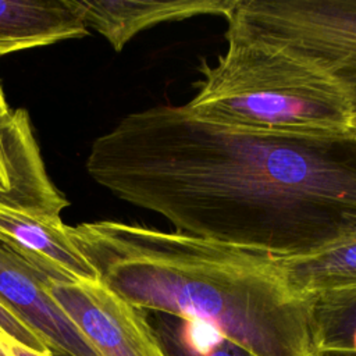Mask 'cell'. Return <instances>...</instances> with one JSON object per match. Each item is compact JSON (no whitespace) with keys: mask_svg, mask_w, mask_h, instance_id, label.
I'll list each match as a JSON object with an SVG mask.
<instances>
[{"mask_svg":"<svg viewBox=\"0 0 356 356\" xmlns=\"http://www.w3.org/2000/svg\"><path fill=\"white\" fill-rule=\"evenodd\" d=\"M86 170L178 232L274 259L356 241L352 135L248 131L161 104L96 138Z\"/></svg>","mask_w":356,"mask_h":356,"instance_id":"obj_1","label":"cell"},{"mask_svg":"<svg viewBox=\"0 0 356 356\" xmlns=\"http://www.w3.org/2000/svg\"><path fill=\"white\" fill-rule=\"evenodd\" d=\"M67 235L138 309L202 323L253 356H316L313 298L268 254L118 221L67 225Z\"/></svg>","mask_w":356,"mask_h":356,"instance_id":"obj_2","label":"cell"},{"mask_svg":"<svg viewBox=\"0 0 356 356\" xmlns=\"http://www.w3.org/2000/svg\"><path fill=\"white\" fill-rule=\"evenodd\" d=\"M227 49L202 60L195 95L184 106L197 118L248 131L350 135L341 89L307 61L261 40L225 31Z\"/></svg>","mask_w":356,"mask_h":356,"instance_id":"obj_3","label":"cell"},{"mask_svg":"<svg viewBox=\"0 0 356 356\" xmlns=\"http://www.w3.org/2000/svg\"><path fill=\"white\" fill-rule=\"evenodd\" d=\"M242 28L325 74L349 104L356 136V0H252Z\"/></svg>","mask_w":356,"mask_h":356,"instance_id":"obj_4","label":"cell"},{"mask_svg":"<svg viewBox=\"0 0 356 356\" xmlns=\"http://www.w3.org/2000/svg\"><path fill=\"white\" fill-rule=\"evenodd\" d=\"M49 293L100 356H164L138 309L99 281L50 282Z\"/></svg>","mask_w":356,"mask_h":356,"instance_id":"obj_5","label":"cell"},{"mask_svg":"<svg viewBox=\"0 0 356 356\" xmlns=\"http://www.w3.org/2000/svg\"><path fill=\"white\" fill-rule=\"evenodd\" d=\"M68 204L46 171L28 111L10 110L0 120V210L61 220Z\"/></svg>","mask_w":356,"mask_h":356,"instance_id":"obj_6","label":"cell"},{"mask_svg":"<svg viewBox=\"0 0 356 356\" xmlns=\"http://www.w3.org/2000/svg\"><path fill=\"white\" fill-rule=\"evenodd\" d=\"M50 282L0 242V303L33 331L53 356H100L50 296Z\"/></svg>","mask_w":356,"mask_h":356,"instance_id":"obj_7","label":"cell"},{"mask_svg":"<svg viewBox=\"0 0 356 356\" xmlns=\"http://www.w3.org/2000/svg\"><path fill=\"white\" fill-rule=\"evenodd\" d=\"M72 4L85 26L120 51L135 35L159 24L200 15L225 18L238 0H72Z\"/></svg>","mask_w":356,"mask_h":356,"instance_id":"obj_8","label":"cell"},{"mask_svg":"<svg viewBox=\"0 0 356 356\" xmlns=\"http://www.w3.org/2000/svg\"><path fill=\"white\" fill-rule=\"evenodd\" d=\"M0 242L53 282L99 281L96 270L68 238L61 220L0 210Z\"/></svg>","mask_w":356,"mask_h":356,"instance_id":"obj_9","label":"cell"},{"mask_svg":"<svg viewBox=\"0 0 356 356\" xmlns=\"http://www.w3.org/2000/svg\"><path fill=\"white\" fill-rule=\"evenodd\" d=\"M88 33L72 0H0V56Z\"/></svg>","mask_w":356,"mask_h":356,"instance_id":"obj_10","label":"cell"},{"mask_svg":"<svg viewBox=\"0 0 356 356\" xmlns=\"http://www.w3.org/2000/svg\"><path fill=\"white\" fill-rule=\"evenodd\" d=\"M289 286L305 296L356 288V241L303 257L275 259Z\"/></svg>","mask_w":356,"mask_h":356,"instance_id":"obj_11","label":"cell"},{"mask_svg":"<svg viewBox=\"0 0 356 356\" xmlns=\"http://www.w3.org/2000/svg\"><path fill=\"white\" fill-rule=\"evenodd\" d=\"M146 316L164 356H253L202 323L159 312Z\"/></svg>","mask_w":356,"mask_h":356,"instance_id":"obj_12","label":"cell"},{"mask_svg":"<svg viewBox=\"0 0 356 356\" xmlns=\"http://www.w3.org/2000/svg\"><path fill=\"white\" fill-rule=\"evenodd\" d=\"M316 356H356V288L313 298Z\"/></svg>","mask_w":356,"mask_h":356,"instance_id":"obj_13","label":"cell"},{"mask_svg":"<svg viewBox=\"0 0 356 356\" xmlns=\"http://www.w3.org/2000/svg\"><path fill=\"white\" fill-rule=\"evenodd\" d=\"M10 341L40 355H51L47 345L0 303V341Z\"/></svg>","mask_w":356,"mask_h":356,"instance_id":"obj_14","label":"cell"},{"mask_svg":"<svg viewBox=\"0 0 356 356\" xmlns=\"http://www.w3.org/2000/svg\"><path fill=\"white\" fill-rule=\"evenodd\" d=\"M0 346L8 353V356H51V355H40L36 352H32L24 346H19L10 341H0Z\"/></svg>","mask_w":356,"mask_h":356,"instance_id":"obj_15","label":"cell"},{"mask_svg":"<svg viewBox=\"0 0 356 356\" xmlns=\"http://www.w3.org/2000/svg\"><path fill=\"white\" fill-rule=\"evenodd\" d=\"M10 108L7 106V102H6V97H4V93H3V89H1V85H0V120L3 117H6L8 114Z\"/></svg>","mask_w":356,"mask_h":356,"instance_id":"obj_16","label":"cell"},{"mask_svg":"<svg viewBox=\"0 0 356 356\" xmlns=\"http://www.w3.org/2000/svg\"><path fill=\"white\" fill-rule=\"evenodd\" d=\"M0 356H8V353L1 346H0Z\"/></svg>","mask_w":356,"mask_h":356,"instance_id":"obj_17","label":"cell"},{"mask_svg":"<svg viewBox=\"0 0 356 356\" xmlns=\"http://www.w3.org/2000/svg\"><path fill=\"white\" fill-rule=\"evenodd\" d=\"M323 356H345V355H323Z\"/></svg>","mask_w":356,"mask_h":356,"instance_id":"obj_18","label":"cell"}]
</instances>
